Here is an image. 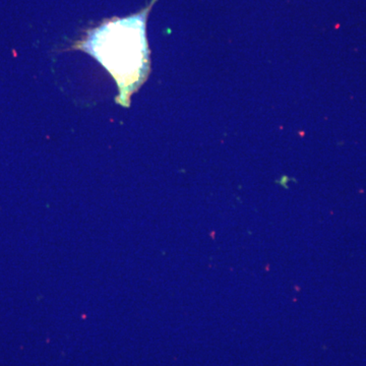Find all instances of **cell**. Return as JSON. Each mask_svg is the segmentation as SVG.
<instances>
[{
	"label": "cell",
	"mask_w": 366,
	"mask_h": 366,
	"mask_svg": "<svg viewBox=\"0 0 366 366\" xmlns=\"http://www.w3.org/2000/svg\"><path fill=\"white\" fill-rule=\"evenodd\" d=\"M147 11L96 29L85 48L102 62L117 79L120 88H132L141 81L147 59Z\"/></svg>",
	"instance_id": "6da1fadb"
}]
</instances>
